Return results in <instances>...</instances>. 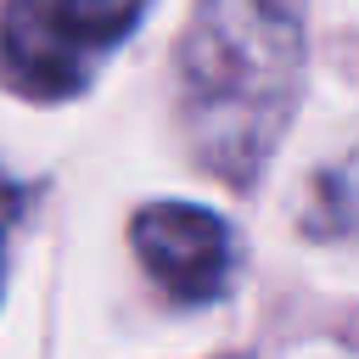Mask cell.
<instances>
[{
  "label": "cell",
  "instance_id": "cell-2",
  "mask_svg": "<svg viewBox=\"0 0 359 359\" xmlns=\"http://www.w3.org/2000/svg\"><path fill=\"white\" fill-rule=\"evenodd\" d=\"M146 0H6L0 79L28 101L79 95L129 39Z\"/></svg>",
  "mask_w": 359,
  "mask_h": 359
},
{
  "label": "cell",
  "instance_id": "cell-1",
  "mask_svg": "<svg viewBox=\"0 0 359 359\" xmlns=\"http://www.w3.org/2000/svg\"><path fill=\"white\" fill-rule=\"evenodd\" d=\"M309 62V0H196L180 39V123L196 163L252 185L275 157Z\"/></svg>",
  "mask_w": 359,
  "mask_h": 359
},
{
  "label": "cell",
  "instance_id": "cell-5",
  "mask_svg": "<svg viewBox=\"0 0 359 359\" xmlns=\"http://www.w3.org/2000/svg\"><path fill=\"white\" fill-rule=\"evenodd\" d=\"M11 219H17V185L0 174V264H6V236H11Z\"/></svg>",
  "mask_w": 359,
  "mask_h": 359
},
{
  "label": "cell",
  "instance_id": "cell-3",
  "mask_svg": "<svg viewBox=\"0 0 359 359\" xmlns=\"http://www.w3.org/2000/svg\"><path fill=\"white\" fill-rule=\"evenodd\" d=\"M129 241L174 303H208L230 280V230L196 202H146L129 219Z\"/></svg>",
  "mask_w": 359,
  "mask_h": 359
},
{
  "label": "cell",
  "instance_id": "cell-4",
  "mask_svg": "<svg viewBox=\"0 0 359 359\" xmlns=\"http://www.w3.org/2000/svg\"><path fill=\"white\" fill-rule=\"evenodd\" d=\"M309 236H359V151H348L337 168H325L309 185V213H303Z\"/></svg>",
  "mask_w": 359,
  "mask_h": 359
}]
</instances>
